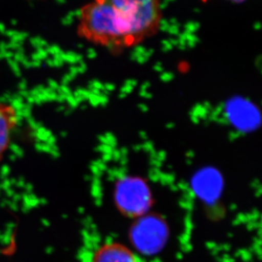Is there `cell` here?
<instances>
[{
  "instance_id": "7",
  "label": "cell",
  "mask_w": 262,
  "mask_h": 262,
  "mask_svg": "<svg viewBox=\"0 0 262 262\" xmlns=\"http://www.w3.org/2000/svg\"><path fill=\"white\" fill-rule=\"evenodd\" d=\"M229 1H232V2L234 3H242L245 1V0H229Z\"/></svg>"
},
{
  "instance_id": "1",
  "label": "cell",
  "mask_w": 262,
  "mask_h": 262,
  "mask_svg": "<svg viewBox=\"0 0 262 262\" xmlns=\"http://www.w3.org/2000/svg\"><path fill=\"white\" fill-rule=\"evenodd\" d=\"M77 34L100 47L121 50L134 47L128 31L107 0H93L80 10Z\"/></svg>"
},
{
  "instance_id": "3",
  "label": "cell",
  "mask_w": 262,
  "mask_h": 262,
  "mask_svg": "<svg viewBox=\"0 0 262 262\" xmlns=\"http://www.w3.org/2000/svg\"><path fill=\"white\" fill-rule=\"evenodd\" d=\"M114 198L120 210L134 217L145 215L152 202L148 184L141 178L133 176H126L117 182Z\"/></svg>"
},
{
  "instance_id": "5",
  "label": "cell",
  "mask_w": 262,
  "mask_h": 262,
  "mask_svg": "<svg viewBox=\"0 0 262 262\" xmlns=\"http://www.w3.org/2000/svg\"><path fill=\"white\" fill-rule=\"evenodd\" d=\"M18 121L17 110L12 104L0 102V161L10 148Z\"/></svg>"
},
{
  "instance_id": "4",
  "label": "cell",
  "mask_w": 262,
  "mask_h": 262,
  "mask_svg": "<svg viewBox=\"0 0 262 262\" xmlns=\"http://www.w3.org/2000/svg\"><path fill=\"white\" fill-rule=\"evenodd\" d=\"M132 241L140 252L152 255L163 247L167 239V227L161 217L142 215L132 228Z\"/></svg>"
},
{
  "instance_id": "2",
  "label": "cell",
  "mask_w": 262,
  "mask_h": 262,
  "mask_svg": "<svg viewBox=\"0 0 262 262\" xmlns=\"http://www.w3.org/2000/svg\"><path fill=\"white\" fill-rule=\"evenodd\" d=\"M128 31L134 46L157 33L162 19L160 0H107Z\"/></svg>"
},
{
  "instance_id": "6",
  "label": "cell",
  "mask_w": 262,
  "mask_h": 262,
  "mask_svg": "<svg viewBox=\"0 0 262 262\" xmlns=\"http://www.w3.org/2000/svg\"><path fill=\"white\" fill-rule=\"evenodd\" d=\"M92 262H139V260L136 254L126 245L108 243L94 252Z\"/></svg>"
}]
</instances>
